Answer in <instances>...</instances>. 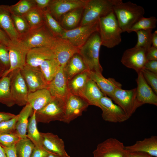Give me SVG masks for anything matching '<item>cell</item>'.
Returning <instances> with one entry per match:
<instances>
[{"label": "cell", "mask_w": 157, "mask_h": 157, "mask_svg": "<svg viewBox=\"0 0 157 157\" xmlns=\"http://www.w3.org/2000/svg\"><path fill=\"white\" fill-rule=\"evenodd\" d=\"M11 78L10 74L0 79V103L9 107L15 104L10 90Z\"/></svg>", "instance_id": "cell-31"}, {"label": "cell", "mask_w": 157, "mask_h": 157, "mask_svg": "<svg viewBox=\"0 0 157 157\" xmlns=\"http://www.w3.org/2000/svg\"><path fill=\"white\" fill-rule=\"evenodd\" d=\"M99 104V107L102 110V118L106 121L122 123L129 119L123 110L107 96H103L100 99Z\"/></svg>", "instance_id": "cell-10"}, {"label": "cell", "mask_w": 157, "mask_h": 157, "mask_svg": "<svg viewBox=\"0 0 157 157\" xmlns=\"http://www.w3.org/2000/svg\"><path fill=\"white\" fill-rule=\"evenodd\" d=\"M146 52L145 49L135 46L124 51L121 62L125 66L134 69L138 73L142 71L147 61Z\"/></svg>", "instance_id": "cell-12"}, {"label": "cell", "mask_w": 157, "mask_h": 157, "mask_svg": "<svg viewBox=\"0 0 157 157\" xmlns=\"http://www.w3.org/2000/svg\"><path fill=\"white\" fill-rule=\"evenodd\" d=\"M157 19L154 16L143 17L137 22L127 32L130 33L141 30L153 29L156 27Z\"/></svg>", "instance_id": "cell-38"}, {"label": "cell", "mask_w": 157, "mask_h": 157, "mask_svg": "<svg viewBox=\"0 0 157 157\" xmlns=\"http://www.w3.org/2000/svg\"><path fill=\"white\" fill-rule=\"evenodd\" d=\"M116 0H87L78 26L93 22L113 11Z\"/></svg>", "instance_id": "cell-5"}, {"label": "cell", "mask_w": 157, "mask_h": 157, "mask_svg": "<svg viewBox=\"0 0 157 157\" xmlns=\"http://www.w3.org/2000/svg\"><path fill=\"white\" fill-rule=\"evenodd\" d=\"M12 42L5 32L0 28V43L7 47Z\"/></svg>", "instance_id": "cell-48"}, {"label": "cell", "mask_w": 157, "mask_h": 157, "mask_svg": "<svg viewBox=\"0 0 157 157\" xmlns=\"http://www.w3.org/2000/svg\"><path fill=\"white\" fill-rule=\"evenodd\" d=\"M1 146L4 149L7 157H17L15 145L9 147Z\"/></svg>", "instance_id": "cell-50"}, {"label": "cell", "mask_w": 157, "mask_h": 157, "mask_svg": "<svg viewBox=\"0 0 157 157\" xmlns=\"http://www.w3.org/2000/svg\"><path fill=\"white\" fill-rule=\"evenodd\" d=\"M34 147L27 137L20 139L15 145L17 157H31Z\"/></svg>", "instance_id": "cell-36"}, {"label": "cell", "mask_w": 157, "mask_h": 157, "mask_svg": "<svg viewBox=\"0 0 157 157\" xmlns=\"http://www.w3.org/2000/svg\"><path fill=\"white\" fill-rule=\"evenodd\" d=\"M64 68L60 67L55 76L49 83L47 89L52 97L66 100L70 93L68 81Z\"/></svg>", "instance_id": "cell-18"}, {"label": "cell", "mask_w": 157, "mask_h": 157, "mask_svg": "<svg viewBox=\"0 0 157 157\" xmlns=\"http://www.w3.org/2000/svg\"><path fill=\"white\" fill-rule=\"evenodd\" d=\"M55 56L52 49L45 47H36L29 49L27 54L26 64L33 67H39L45 60Z\"/></svg>", "instance_id": "cell-23"}, {"label": "cell", "mask_w": 157, "mask_h": 157, "mask_svg": "<svg viewBox=\"0 0 157 157\" xmlns=\"http://www.w3.org/2000/svg\"><path fill=\"white\" fill-rule=\"evenodd\" d=\"M124 111L129 118L141 106L136 98V88L130 90L117 89L110 98Z\"/></svg>", "instance_id": "cell-8"}, {"label": "cell", "mask_w": 157, "mask_h": 157, "mask_svg": "<svg viewBox=\"0 0 157 157\" xmlns=\"http://www.w3.org/2000/svg\"><path fill=\"white\" fill-rule=\"evenodd\" d=\"M11 13L15 27L19 36L25 33L30 29L23 16Z\"/></svg>", "instance_id": "cell-40"}, {"label": "cell", "mask_w": 157, "mask_h": 157, "mask_svg": "<svg viewBox=\"0 0 157 157\" xmlns=\"http://www.w3.org/2000/svg\"><path fill=\"white\" fill-rule=\"evenodd\" d=\"M84 8L73 10L64 15L61 18L60 23L62 27L65 30H70L78 26L82 18Z\"/></svg>", "instance_id": "cell-29"}, {"label": "cell", "mask_w": 157, "mask_h": 157, "mask_svg": "<svg viewBox=\"0 0 157 157\" xmlns=\"http://www.w3.org/2000/svg\"><path fill=\"white\" fill-rule=\"evenodd\" d=\"M10 74L11 75L10 90L15 104L19 106H25L27 103L29 92L20 70H16Z\"/></svg>", "instance_id": "cell-13"}, {"label": "cell", "mask_w": 157, "mask_h": 157, "mask_svg": "<svg viewBox=\"0 0 157 157\" xmlns=\"http://www.w3.org/2000/svg\"><path fill=\"white\" fill-rule=\"evenodd\" d=\"M143 69L157 74V60L147 61Z\"/></svg>", "instance_id": "cell-46"}, {"label": "cell", "mask_w": 157, "mask_h": 157, "mask_svg": "<svg viewBox=\"0 0 157 157\" xmlns=\"http://www.w3.org/2000/svg\"><path fill=\"white\" fill-rule=\"evenodd\" d=\"M43 147L50 153L60 156L68 155L64 141L57 135L51 133L40 132Z\"/></svg>", "instance_id": "cell-20"}, {"label": "cell", "mask_w": 157, "mask_h": 157, "mask_svg": "<svg viewBox=\"0 0 157 157\" xmlns=\"http://www.w3.org/2000/svg\"><path fill=\"white\" fill-rule=\"evenodd\" d=\"M36 111L33 110L28 120L27 129V137L36 147H42L41 137L37 127L35 119Z\"/></svg>", "instance_id": "cell-32"}, {"label": "cell", "mask_w": 157, "mask_h": 157, "mask_svg": "<svg viewBox=\"0 0 157 157\" xmlns=\"http://www.w3.org/2000/svg\"><path fill=\"white\" fill-rule=\"evenodd\" d=\"M136 98L140 106L145 104L157 106V96L144 78L141 71L137 73Z\"/></svg>", "instance_id": "cell-19"}, {"label": "cell", "mask_w": 157, "mask_h": 157, "mask_svg": "<svg viewBox=\"0 0 157 157\" xmlns=\"http://www.w3.org/2000/svg\"><path fill=\"white\" fill-rule=\"evenodd\" d=\"M128 152H143L153 157H157V137L152 135L142 140L137 141L131 146H125Z\"/></svg>", "instance_id": "cell-24"}, {"label": "cell", "mask_w": 157, "mask_h": 157, "mask_svg": "<svg viewBox=\"0 0 157 157\" xmlns=\"http://www.w3.org/2000/svg\"><path fill=\"white\" fill-rule=\"evenodd\" d=\"M36 6L43 10L47 8L51 0H34Z\"/></svg>", "instance_id": "cell-49"}, {"label": "cell", "mask_w": 157, "mask_h": 157, "mask_svg": "<svg viewBox=\"0 0 157 157\" xmlns=\"http://www.w3.org/2000/svg\"><path fill=\"white\" fill-rule=\"evenodd\" d=\"M0 63L8 70L10 67L8 51L5 46L0 43Z\"/></svg>", "instance_id": "cell-44"}, {"label": "cell", "mask_w": 157, "mask_h": 157, "mask_svg": "<svg viewBox=\"0 0 157 157\" xmlns=\"http://www.w3.org/2000/svg\"><path fill=\"white\" fill-rule=\"evenodd\" d=\"M20 139L16 133H0V144L1 146L9 147L15 145Z\"/></svg>", "instance_id": "cell-42"}, {"label": "cell", "mask_w": 157, "mask_h": 157, "mask_svg": "<svg viewBox=\"0 0 157 157\" xmlns=\"http://www.w3.org/2000/svg\"><path fill=\"white\" fill-rule=\"evenodd\" d=\"M66 100L53 97L44 107L35 112L37 123H49L53 121L63 122L65 112Z\"/></svg>", "instance_id": "cell-6"}, {"label": "cell", "mask_w": 157, "mask_h": 157, "mask_svg": "<svg viewBox=\"0 0 157 157\" xmlns=\"http://www.w3.org/2000/svg\"><path fill=\"white\" fill-rule=\"evenodd\" d=\"M98 32L101 45L111 48L121 42L122 31L113 11L98 20Z\"/></svg>", "instance_id": "cell-2"}, {"label": "cell", "mask_w": 157, "mask_h": 157, "mask_svg": "<svg viewBox=\"0 0 157 157\" xmlns=\"http://www.w3.org/2000/svg\"><path fill=\"white\" fill-rule=\"evenodd\" d=\"M129 157H153L147 153L139 152H129Z\"/></svg>", "instance_id": "cell-52"}, {"label": "cell", "mask_w": 157, "mask_h": 157, "mask_svg": "<svg viewBox=\"0 0 157 157\" xmlns=\"http://www.w3.org/2000/svg\"><path fill=\"white\" fill-rule=\"evenodd\" d=\"M113 10L122 32H127L145 13L142 6L131 1L123 2L122 0H116Z\"/></svg>", "instance_id": "cell-1"}, {"label": "cell", "mask_w": 157, "mask_h": 157, "mask_svg": "<svg viewBox=\"0 0 157 157\" xmlns=\"http://www.w3.org/2000/svg\"><path fill=\"white\" fill-rule=\"evenodd\" d=\"M19 117V114L13 118L0 123V133H16V126Z\"/></svg>", "instance_id": "cell-41"}, {"label": "cell", "mask_w": 157, "mask_h": 157, "mask_svg": "<svg viewBox=\"0 0 157 157\" xmlns=\"http://www.w3.org/2000/svg\"><path fill=\"white\" fill-rule=\"evenodd\" d=\"M98 20L71 30H65L60 37L79 48L85 44L94 33L98 31Z\"/></svg>", "instance_id": "cell-7"}, {"label": "cell", "mask_w": 157, "mask_h": 157, "mask_svg": "<svg viewBox=\"0 0 157 157\" xmlns=\"http://www.w3.org/2000/svg\"><path fill=\"white\" fill-rule=\"evenodd\" d=\"M45 24L52 34L56 37H60L65 29L52 16L48 8L43 10Z\"/></svg>", "instance_id": "cell-35"}, {"label": "cell", "mask_w": 157, "mask_h": 157, "mask_svg": "<svg viewBox=\"0 0 157 157\" xmlns=\"http://www.w3.org/2000/svg\"><path fill=\"white\" fill-rule=\"evenodd\" d=\"M93 154V157H129L123 143L112 138L99 144Z\"/></svg>", "instance_id": "cell-9"}, {"label": "cell", "mask_w": 157, "mask_h": 157, "mask_svg": "<svg viewBox=\"0 0 157 157\" xmlns=\"http://www.w3.org/2000/svg\"><path fill=\"white\" fill-rule=\"evenodd\" d=\"M0 157H7L3 148L0 144Z\"/></svg>", "instance_id": "cell-55"}, {"label": "cell", "mask_w": 157, "mask_h": 157, "mask_svg": "<svg viewBox=\"0 0 157 157\" xmlns=\"http://www.w3.org/2000/svg\"><path fill=\"white\" fill-rule=\"evenodd\" d=\"M64 69L68 81L78 74L89 71L83 59L78 53L71 58Z\"/></svg>", "instance_id": "cell-26"}, {"label": "cell", "mask_w": 157, "mask_h": 157, "mask_svg": "<svg viewBox=\"0 0 157 157\" xmlns=\"http://www.w3.org/2000/svg\"><path fill=\"white\" fill-rule=\"evenodd\" d=\"M53 97L47 89H43L29 92L27 103L33 110L38 111L45 106L52 99Z\"/></svg>", "instance_id": "cell-25"}, {"label": "cell", "mask_w": 157, "mask_h": 157, "mask_svg": "<svg viewBox=\"0 0 157 157\" xmlns=\"http://www.w3.org/2000/svg\"><path fill=\"white\" fill-rule=\"evenodd\" d=\"M29 92L47 89L49 83L43 75L39 67H33L25 64L20 70Z\"/></svg>", "instance_id": "cell-11"}, {"label": "cell", "mask_w": 157, "mask_h": 157, "mask_svg": "<svg viewBox=\"0 0 157 157\" xmlns=\"http://www.w3.org/2000/svg\"><path fill=\"white\" fill-rule=\"evenodd\" d=\"M87 0H51L48 7L53 17L57 21L70 11L84 8Z\"/></svg>", "instance_id": "cell-17"}, {"label": "cell", "mask_w": 157, "mask_h": 157, "mask_svg": "<svg viewBox=\"0 0 157 157\" xmlns=\"http://www.w3.org/2000/svg\"><path fill=\"white\" fill-rule=\"evenodd\" d=\"M147 61L157 60V48L151 46L147 51Z\"/></svg>", "instance_id": "cell-47"}, {"label": "cell", "mask_w": 157, "mask_h": 157, "mask_svg": "<svg viewBox=\"0 0 157 157\" xmlns=\"http://www.w3.org/2000/svg\"><path fill=\"white\" fill-rule=\"evenodd\" d=\"M152 46L157 48V31L156 30L152 33Z\"/></svg>", "instance_id": "cell-53"}, {"label": "cell", "mask_w": 157, "mask_h": 157, "mask_svg": "<svg viewBox=\"0 0 157 157\" xmlns=\"http://www.w3.org/2000/svg\"><path fill=\"white\" fill-rule=\"evenodd\" d=\"M39 67L47 82L49 83L59 71L60 65L55 58L44 61Z\"/></svg>", "instance_id": "cell-33"}, {"label": "cell", "mask_w": 157, "mask_h": 157, "mask_svg": "<svg viewBox=\"0 0 157 157\" xmlns=\"http://www.w3.org/2000/svg\"><path fill=\"white\" fill-rule=\"evenodd\" d=\"M101 45L98 31L94 33L86 42L79 48L78 53L81 56L89 71L102 73V68L99 61V54Z\"/></svg>", "instance_id": "cell-4"}, {"label": "cell", "mask_w": 157, "mask_h": 157, "mask_svg": "<svg viewBox=\"0 0 157 157\" xmlns=\"http://www.w3.org/2000/svg\"><path fill=\"white\" fill-rule=\"evenodd\" d=\"M146 82L156 94H157V74L143 69L142 71Z\"/></svg>", "instance_id": "cell-43"}, {"label": "cell", "mask_w": 157, "mask_h": 157, "mask_svg": "<svg viewBox=\"0 0 157 157\" xmlns=\"http://www.w3.org/2000/svg\"><path fill=\"white\" fill-rule=\"evenodd\" d=\"M90 78L94 81L105 96L110 98L115 91L117 89L121 88L122 84L114 78H106L102 73L88 71Z\"/></svg>", "instance_id": "cell-21"}, {"label": "cell", "mask_w": 157, "mask_h": 157, "mask_svg": "<svg viewBox=\"0 0 157 157\" xmlns=\"http://www.w3.org/2000/svg\"><path fill=\"white\" fill-rule=\"evenodd\" d=\"M89 78L88 72L79 74L74 76L68 81L69 93L83 98L87 82Z\"/></svg>", "instance_id": "cell-28"}, {"label": "cell", "mask_w": 157, "mask_h": 157, "mask_svg": "<svg viewBox=\"0 0 157 157\" xmlns=\"http://www.w3.org/2000/svg\"><path fill=\"white\" fill-rule=\"evenodd\" d=\"M36 6L34 0H21L9 8L11 13L23 16Z\"/></svg>", "instance_id": "cell-37"}, {"label": "cell", "mask_w": 157, "mask_h": 157, "mask_svg": "<svg viewBox=\"0 0 157 157\" xmlns=\"http://www.w3.org/2000/svg\"><path fill=\"white\" fill-rule=\"evenodd\" d=\"M51 49L60 67L64 68L71 58L75 54L78 53L79 48L67 41L57 37Z\"/></svg>", "instance_id": "cell-14"}, {"label": "cell", "mask_w": 157, "mask_h": 157, "mask_svg": "<svg viewBox=\"0 0 157 157\" xmlns=\"http://www.w3.org/2000/svg\"><path fill=\"white\" fill-rule=\"evenodd\" d=\"M23 16L31 29L37 28L45 24L43 10L36 6Z\"/></svg>", "instance_id": "cell-34"}, {"label": "cell", "mask_w": 157, "mask_h": 157, "mask_svg": "<svg viewBox=\"0 0 157 157\" xmlns=\"http://www.w3.org/2000/svg\"><path fill=\"white\" fill-rule=\"evenodd\" d=\"M152 30L148 29L136 31L138 40L135 46L143 48L147 51L148 50L152 45Z\"/></svg>", "instance_id": "cell-39"}, {"label": "cell", "mask_w": 157, "mask_h": 157, "mask_svg": "<svg viewBox=\"0 0 157 157\" xmlns=\"http://www.w3.org/2000/svg\"><path fill=\"white\" fill-rule=\"evenodd\" d=\"M0 28L12 42H18L19 35L14 25L9 6L0 5Z\"/></svg>", "instance_id": "cell-22"}, {"label": "cell", "mask_w": 157, "mask_h": 157, "mask_svg": "<svg viewBox=\"0 0 157 157\" xmlns=\"http://www.w3.org/2000/svg\"><path fill=\"white\" fill-rule=\"evenodd\" d=\"M104 96V95L95 82L89 78L87 82L83 98L90 105L99 107V101Z\"/></svg>", "instance_id": "cell-27"}, {"label": "cell", "mask_w": 157, "mask_h": 157, "mask_svg": "<svg viewBox=\"0 0 157 157\" xmlns=\"http://www.w3.org/2000/svg\"><path fill=\"white\" fill-rule=\"evenodd\" d=\"M51 153L42 147H34L31 157H47Z\"/></svg>", "instance_id": "cell-45"}, {"label": "cell", "mask_w": 157, "mask_h": 157, "mask_svg": "<svg viewBox=\"0 0 157 157\" xmlns=\"http://www.w3.org/2000/svg\"><path fill=\"white\" fill-rule=\"evenodd\" d=\"M8 51L10 67L3 76H7L13 71L22 69L26 64V58L28 50L18 42H12L7 47ZM2 76V77H3Z\"/></svg>", "instance_id": "cell-16"}, {"label": "cell", "mask_w": 157, "mask_h": 157, "mask_svg": "<svg viewBox=\"0 0 157 157\" xmlns=\"http://www.w3.org/2000/svg\"><path fill=\"white\" fill-rule=\"evenodd\" d=\"M15 115L9 113L0 112V123L9 120L14 117Z\"/></svg>", "instance_id": "cell-51"}, {"label": "cell", "mask_w": 157, "mask_h": 157, "mask_svg": "<svg viewBox=\"0 0 157 157\" xmlns=\"http://www.w3.org/2000/svg\"><path fill=\"white\" fill-rule=\"evenodd\" d=\"M6 71L5 68L0 63V79L2 77L3 74Z\"/></svg>", "instance_id": "cell-54"}, {"label": "cell", "mask_w": 157, "mask_h": 157, "mask_svg": "<svg viewBox=\"0 0 157 157\" xmlns=\"http://www.w3.org/2000/svg\"><path fill=\"white\" fill-rule=\"evenodd\" d=\"M89 105L88 102L82 97L70 93L66 100L65 114L63 122L69 123L81 116Z\"/></svg>", "instance_id": "cell-15"}, {"label": "cell", "mask_w": 157, "mask_h": 157, "mask_svg": "<svg viewBox=\"0 0 157 157\" xmlns=\"http://www.w3.org/2000/svg\"><path fill=\"white\" fill-rule=\"evenodd\" d=\"M47 157H70V156L69 155L65 156H60L50 153Z\"/></svg>", "instance_id": "cell-56"}, {"label": "cell", "mask_w": 157, "mask_h": 157, "mask_svg": "<svg viewBox=\"0 0 157 157\" xmlns=\"http://www.w3.org/2000/svg\"><path fill=\"white\" fill-rule=\"evenodd\" d=\"M56 37L50 32L45 24L37 28L30 29L19 36L18 42L28 50L40 47L51 49Z\"/></svg>", "instance_id": "cell-3"}, {"label": "cell", "mask_w": 157, "mask_h": 157, "mask_svg": "<svg viewBox=\"0 0 157 157\" xmlns=\"http://www.w3.org/2000/svg\"><path fill=\"white\" fill-rule=\"evenodd\" d=\"M33 111L31 106L27 103L19 114V117L16 123V131L20 139L27 138L28 118L31 115Z\"/></svg>", "instance_id": "cell-30"}]
</instances>
